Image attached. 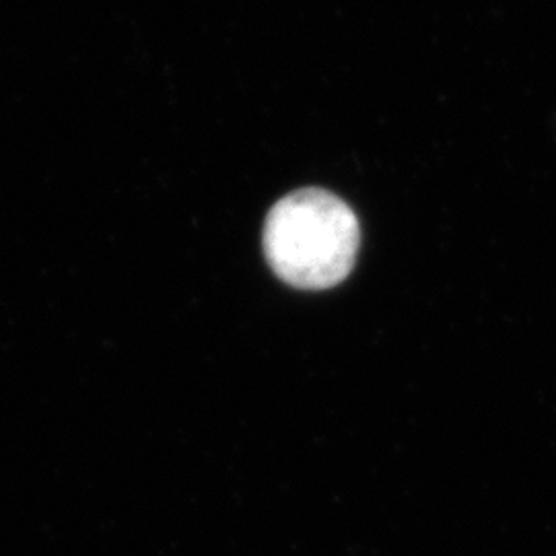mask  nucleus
<instances>
[{
  "instance_id": "f257e3e1",
  "label": "nucleus",
  "mask_w": 556,
  "mask_h": 556,
  "mask_svg": "<svg viewBox=\"0 0 556 556\" xmlns=\"http://www.w3.org/2000/svg\"><path fill=\"white\" fill-rule=\"evenodd\" d=\"M357 215L342 200L305 188L278 200L264 225V254L280 280L321 291L337 287L357 262Z\"/></svg>"
}]
</instances>
